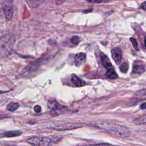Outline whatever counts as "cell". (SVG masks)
<instances>
[{
  "label": "cell",
  "mask_w": 146,
  "mask_h": 146,
  "mask_svg": "<svg viewBox=\"0 0 146 146\" xmlns=\"http://www.w3.org/2000/svg\"><path fill=\"white\" fill-rule=\"evenodd\" d=\"M93 124L118 137L124 138L130 135V132L127 128L118 124L108 121H99L94 123Z\"/></svg>",
  "instance_id": "obj_1"
},
{
  "label": "cell",
  "mask_w": 146,
  "mask_h": 146,
  "mask_svg": "<svg viewBox=\"0 0 146 146\" xmlns=\"http://www.w3.org/2000/svg\"><path fill=\"white\" fill-rule=\"evenodd\" d=\"M15 42V36L13 33H7L3 35L0 40L1 54H5L13 47Z\"/></svg>",
  "instance_id": "obj_2"
},
{
  "label": "cell",
  "mask_w": 146,
  "mask_h": 146,
  "mask_svg": "<svg viewBox=\"0 0 146 146\" xmlns=\"http://www.w3.org/2000/svg\"><path fill=\"white\" fill-rule=\"evenodd\" d=\"M1 5L4 13L5 19L10 21L13 15V0H1Z\"/></svg>",
  "instance_id": "obj_3"
},
{
  "label": "cell",
  "mask_w": 146,
  "mask_h": 146,
  "mask_svg": "<svg viewBox=\"0 0 146 146\" xmlns=\"http://www.w3.org/2000/svg\"><path fill=\"white\" fill-rule=\"evenodd\" d=\"M26 141L33 146H48L51 143V140L47 137L33 136L27 139Z\"/></svg>",
  "instance_id": "obj_4"
},
{
  "label": "cell",
  "mask_w": 146,
  "mask_h": 146,
  "mask_svg": "<svg viewBox=\"0 0 146 146\" xmlns=\"http://www.w3.org/2000/svg\"><path fill=\"white\" fill-rule=\"evenodd\" d=\"M145 70V65L144 63L139 60L134 62L132 67V73L135 75H140Z\"/></svg>",
  "instance_id": "obj_5"
},
{
  "label": "cell",
  "mask_w": 146,
  "mask_h": 146,
  "mask_svg": "<svg viewBox=\"0 0 146 146\" xmlns=\"http://www.w3.org/2000/svg\"><path fill=\"white\" fill-rule=\"evenodd\" d=\"M111 56L116 64L120 63L122 59V51L119 47H114L111 51Z\"/></svg>",
  "instance_id": "obj_6"
},
{
  "label": "cell",
  "mask_w": 146,
  "mask_h": 146,
  "mask_svg": "<svg viewBox=\"0 0 146 146\" xmlns=\"http://www.w3.org/2000/svg\"><path fill=\"white\" fill-rule=\"evenodd\" d=\"M86 59V55L85 53L80 52L76 54L74 56V61L76 66L79 67L82 64L84 63Z\"/></svg>",
  "instance_id": "obj_7"
},
{
  "label": "cell",
  "mask_w": 146,
  "mask_h": 146,
  "mask_svg": "<svg viewBox=\"0 0 146 146\" xmlns=\"http://www.w3.org/2000/svg\"><path fill=\"white\" fill-rule=\"evenodd\" d=\"M81 126H78V125H74V124H59L54 127H51L52 128L60 130V131H65V130H70L72 129H75L77 128H79Z\"/></svg>",
  "instance_id": "obj_8"
},
{
  "label": "cell",
  "mask_w": 146,
  "mask_h": 146,
  "mask_svg": "<svg viewBox=\"0 0 146 146\" xmlns=\"http://www.w3.org/2000/svg\"><path fill=\"white\" fill-rule=\"evenodd\" d=\"M71 82L76 87H82L86 85V83L85 81L80 79L79 77L75 75H73L71 77Z\"/></svg>",
  "instance_id": "obj_9"
},
{
  "label": "cell",
  "mask_w": 146,
  "mask_h": 146,
  "mask_svg": "<svg viewBox=\"0 0 146 146\" xmlns=\"http://www.w3.org/2000/svg\"><path fill=\"white\" fill-rule=\"evenodd\" d=\"M45 0H26V3L31 8H36L41 5Z\"/></svg>",
  "instance_id": "obj_10"
},
{
  "label": "cell",
  "mask_w": 146,
  "mask_h": 146,
  "mask_svg": "<svg viewBox=\"0 0 146 146\" xmlns=\"http://www.w3.org/2000/svg\"><path fill=\"white\" fill-rule=\"evenodd\" d=\"M101 61H102V63L103 66L107 70L113 67L112 63H111V62L107 56L104 55H102L101 57Z\"/></svg>",
  "instance_id": "obj_11"
},
{
  "label": "cell",
  "mask_w": 146,
  "mask_h": 146,
  "mask_svg": "<svg viewBox=\"0 0 146 146\" xmlns=\"http://www.w3.org/2000/svg\"><path fill=\"white\" fill-rule=\"evenodd\" d=\"M48 108L52 110H60L63 107L55 100H50L48 103Z\"/></svg>",
  "instance_id": "obj_12"
},
{
  "label": "cell",
  "mask_w": 146,
  "mask_h": 146,
  "mask_svg": "<svg viewBox=\"0 0 146 146\" xmlns=\"http://www.w3.org/2000/svg\"><path fill=\"white\" fill-rule=\"evenodd\" d=\"M106 76L107 78L111 79H115L117 78V74L113 67L107 70Z\"/></svg>",
  "instance_id": "obj_13"
},
{
  "label": "cell",
  "mask_w": 146,
  "mask_h": 146,
  "mask_svg": "<svg viewBox=\"0 0 146 146\" xmlns=\"http://www.w3.org/2000/svg\"><path fill=\"white\" fill-rule=\"evenodd\" d=\"M22 133L21 132L19 131H9L5 132L3 133V136L5 137H14V136H17L20 135Z\"/></svg>",
  "instance_id": "obj_14"
},
{
  "label": "cell",
  "mask_w": 146,
  "mask_h": 146,
  "mask_svg": "<svg viewBox=\"0 0 146 146\" xmlns=\"http://www.w3.org/2000/svg\"><path fill=\"white\" fill-rule=\"evenodd\" d=\"M136 97L139 99H146V89L141 90L137 92L136 94Z\"/></svg>",
  "instance_id": "obj_15"
},
{
  "label": "cell",
  "mask_w": 146,
  "mask_h": 146,
  "mask_svg": "<svg viewBox=\"0 0 146 146\" xmlns=\"http://www.w3.org/2000/svg\"><path fill=\"white\" fill-rule=\"evenodd\" d=\"M19 107V104L17 103L11 102L7 106V109L10 111H14Z\"/></svg>",
  "instance_id": "obj_16"
},
{
  "label": "cell",
  "mask_w": 146,
  "mask_h": 146,
  "mask_svg": "<svg viewBox=\"0 0 146 146\" xmlns=\"http://www.w3.org/2000/svg\"><path fill=\"white\" fill-rule=\"evenodd\" d=\"M136 124H146V117H139L134 120Z\"/></svg>",
  "instance_id": "obj_17"
},
{
  "label": "cell",
  "mask_w": 146,
  "mask_h": 146,
  "mask_svg": "<svg viewBox=\"0 0 146 146\" xmlns=\"http://www.w3.org/2000/svg\"><path fill=\"white\" fill-rule=\"evenodd\" d=\"M70 42L74 45H78L80 43V39L78 36H73L71 38Z\"/></svg>",
  "instance_id": "obj_18"
},
{
  "label": "cell",
  "mask_w": 146,
  "mask_h": 146,
  "mask_svg": "<svg viewBox=\"0 0 146 146\" xmlns=\"http://www.w3.org/2000/svg\"><path fill=\"white\" fill-rule=\"evenodd\" d=\"M128 70V64L127 62L123 63L120 67V70L123 73L127 72Z\"/></svg>",
  "instance_id": "obj_19"
},
{
  "label": "cell",
  "mask_w": 146,
  "mask_h": 146,
  "mask_svg": "<svg viewBox=\"0 0 146 146\" xmlns=\"http://www.w3.org/2000/svg\"><path fill=\"white\" fill-rule=\"evenodd\" d=\"M130 40L131 41L133 46V47L137 50L138 51L139 50V48H138V44H137V41L136 40L133 38H130Z\"/></svg>",
  "instance_id": "obj_20"
},
{
  "label": "cell",
  "mask_w": 146,
  "mask_h": 146,
  "mask_svg": "<svg viewBox=\"0 0 146 146\" xmlns=\"http://www.w3.org/2000/svg\"><path fill=\"white\" fill-rule=\"evenodd\" d=\"M89 146H113V145H111L110 144H107V143H100V144H92V145H90Z\"/></svg>",
  "instance_id": "obj_21"
},
{
  "label": "cell",
  "mask_w": 146,
  "mask_h": 146,
  "mask_svg": "<svg viewBox=\"0 0 146 146\" xmlns=\"http://www.w3.org/2000/svg\"><path fill=\"white\" fill-rule=\"evenodd\" d=\"M86 1L88 2H93V3H102V2L107 1H106V0H86Z\"/></svg>",
  "instance_id": "obj_22"
},
{
  "label": "cell",
  "mask_w": 146,
  "mask_h": 146,
  "mask_svg": "<svg viewBox=\"0 0 146 146\" xmlns=\"http://www.w3.org/2000/svg\"><path fill=\"white\" fill-rule=\"evenodd\" d=\"M34 111H35V112L39 113V112H40L41 111V107H40V106L36 105V106H35L34 107Z\"/></svg>",
  "instance_id": "obj_23"
},
{
  "label": "cell",
  "mask_w": 146,
  "mask_h": 146,
  "mask_svg": "<svg viewBox=\"0 0 146 146\" xmlns=\"http://www.w3.org/2000/svg\"><path fill=\"white\" fill-rule=\"evenodd\" d=\"M140 7L143 10L146 11V1H144L143 3H141V4L140 5Z\"/></svg>",
  "instance_id": "obj_24"
},
{
  "label": "cell",
  "mask_w": 146,
  "mask_h": 146,
  "mask_svg": "<svg viewBox=\"0 0 146 146\" xmlns=\"http://www.w3.org/2000/svg\"><path fill=\"white\" fill-rule=\"evenodd\" d=\"M65 1V0H56L55 3L56 5H62L64 2Z\"/></svg>",
  "instance_id": "obj_25"
},
{
  "label": "cell",
  "mask_w": 146,
  "mask_h": 146,
  "mask_svg": "<svg viewBox=\"0 0 146 146\" xmlns=\"http://www.w3.org/2000/svg\"><path fill=\"white\" fill-rule=\"evenodd\" d=\"M140 108L141 110H145L146 109V102L143 103L141 106H140Z\"/></svg>",
  "instance_id": "obj_26"
},
{
  "label": "cell",
  "mask_w": 146,
  "mask_h": 146,
  "mask_svg": "<svg viewBox=\"0 0 146 146\" xmlns=\"http://www.w3.org/2000/svg\"><path fill=\"white\" fill-rule=\"evenodd\" d=\"M144 46L146 48V36H145V38H144Z\"/></svg>",
  "instance_id": "obj_27"
},
{
  "label": "cell",
  "mask_w": 146,
  "mask_h": 146,
  "mask_svg": "<svg viewBox=\"0 0 146 146\" xmlns=\"http://www.w3.org/2000/svg\"><path fill=\"white\" fill-rule=\"evenodd\" d=\"M7 146H14V145H7Z\"/></svg>",
  "instance_id": "obj_28"
}]
</instances>
